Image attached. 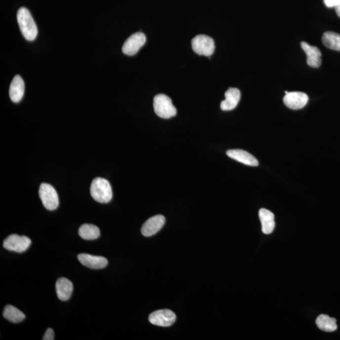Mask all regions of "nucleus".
I'll return each mask as SVG.
<instances>
[{
    "label": "nucleus",
    "instance_id": "obj_21",
    "mask_svg": "<svg viewBox=\"0 0 340 340\" xmlns=\"http://www.w3.org/2000/svg\"><path fill=\"white\" fill-rule=\"evenodd\" d=\"M3 315L4 318L13 323L21 322L25 318V314L21 311L11 305H6Z\"/></svg>",
    "mask_w": 340,
    "mask_h": 340
},
{
    "label": "nucleus",
    "instance_id": "obj_15",
    "mask_svg": "<svg viewBox=\"0 0 340 340\" xmlns=\"http://www.w3.org/2000/svg\"><path fill=\"white\" fill-rule=\"evenodd\" d=\"M24 80L20 75H16L11 83L9 89V95L11 100L16 103L20 102L24 96Z\"/></svg>",
    "mask_w": 340,
    "mask_h": 340
},
{
    "label": "nucleus",
    "instance_id": "obj_6",
    "mask_svg": "<svg viewBox=\"0 0 340 340\" xmlns=\"http://www.w3.org/2000/svg\"><path fill=\"white\" fill-rule=\"evenodd\" d=\"M32 241L25 236L11 234L3 242V247L9 251L23 253L28 250Z\"/></svg>",
    "mask_w": 340,
    "mask_h": 340
},
{
    "label": "nucleus",
    "instance_id": "obj_22",
    "mask_svg": "<svg viewBox=\"0 0 340 340\" xmlns=\"http://www.w3.org/2000/svg\"><path fill=\"white\" fill-rule=\"evenodd\" d=\"M323 1L328 8H335L340 4V0H324Z\"/></svg>",
    "mask_w": 340,
    "mask_h": 340
},
{
    "label": "nucleus",
    "instance_id": "obj_7",
    "mask_svg": "<svg viewBox=\"0 0 340 340\" xmlns=\"http://www.w3.org/2000/svg\"><path fill=\"white\" fill-rule=\"evenodd\" d=\"M146 36L142 32H136L130 36L124 42L122 50L128 56H134L145 44Z\"/></svg>",
    "mask_w": 340,
    "mask_h": 340
},
{
    "label": "nucleus",
    "instance_id": "obj_4",
    "mask_svg": "<svg viewBox=\"0 0 340 340\" xmlns=\"http://www.w3.org/2000/svg\"><path fill=\"white\" fill-rule=\"evenodd\" d=\"M39 197L43 206L49 211H54L59 206V197L56 190L52 185L42 183L39 188Z\"/></svg>",
    "mask_w": 340,
    "mask_h": 340
},
{
    "label": "nucleus",
    "instance_id": "obj_16",
    "mask_svg": "<svg viewBox=\"0 0 340 340\" xmlns=\"http://www.w3.org/2000/svg\"><path fill=\"white\" fill-rule=\"evenodd\" d=\"M56 290L57 297L63 301L70 299L73 291V285L70 280L62 277L57 280Z\"/></svg>",
    "mask_w": 340,
    "mask_h": 340
},
{
    "label": "nucleus",
    "instance_id": "obj_12",
    "mask_svg": "<svg viewBox=\"0 0 340 340\" xmlns=\"http://www.w3.org/2000/svg\"><path fill=\"white\" fill-rule=\"evenodd\" d=\"M226 153L229 158L243 164L251 167L258 166V160L247 151L242 149H230L227 151Z\"/></svg>",
    "mask_w": 340,
    "mask_h": 340
},
{
    "label": "nucleus",
    "instance_id": "obj_17",
    "mask_svg": "<svg viewBox=\"0 0 340 340\" xmlns=\"http://www.w3.org/2000/svg\"><path fill=\"white\" fill-rule=\"evenodd\" d=\"M259 217L263 233L266 234L272 233L275 226L274 214L267 209H261L259 211Z\"/></svg>",
    "mask_w": 340,
    "mask_h": 340
},
{
    "label": "nucleus",
    "instance_id": "obj_23",
    "mask_svg": "<svg viewBox=\"0 0 340 340\" xmlns=\"http://www.w3.org/2000/svg\"><path fill=\"white\" fill-rule=\"evenodd\" d=\"M43 340H54V330L51 328H48L45 335H43Z\"/></svg>",
    "mask_w": 340,
    "mask_h": 340
},
{
    "label": "nucleus",
    "instance_id": "obj_13",
    "mask_svg": "<svg viewBox=\"0 0 340 340\" xmlns=\"http://www.w3.org/2000/svg\"><path fill=\"white\" fill-rule=\"evenodd\" d=\"M303 50L307 55V63L310 67L319 68L321 64V52L318 47L310 45L308 43H300Z\"/></svg>",
    "mask_w": 340,
    "mask_h": 340
},
{
    "label": "nucleus",
    "instance_id": "obj_18",
    "mask_svg": "<svg viewBox=\"0 0 340 340\" xmlns=\"http://www.w3.org/2000/svg\"><path fill=\"white\" fill-rule=\"evenodd\" d=\"M317 326L321 330L326 332H333L337 330V320L334 318H331L326 314H321L316 320Z\"/></svg>",
    "mask_w": 340,
    "mask_h": 340
},
{
    "label": "nucleus",
    "instance_id": "obj_10",
    "mask_svg": "<svg viewBox=\"0 0 340 340\" xmlns=\"http://www.w3.org/2000/svg\"><path fill=\"white\" fill-rule=\"evenodd\" d=\"M165 223V218L162 215H156L149 218L142 225L141 233L146 237L155 235L162 228Z\"/></svg>",
    "mask_w": 340,
    "mask_h": 340
},
{
    "label": "nucleus",
    "instance_id": "obj_11",
    "mask_svg": "<svg viewBox=\"0 0 340 340\" xmlns=\"http://www.w3.org/2000/svg\"><path fill=\"white\" fill-rule=\"evenodd\" d=\"M78 259L82 265L92 269H102L108 264V260L104 257L86 254H80L78 256Z\"/></svg>",
    "mask_w": 340,
    "mask_h": 340
},
{
    "label": "nucleus",
    "instance_id": "obj_9",
    "mask_svg": "<svg viewBox=\"0 0 340 340\" xmlns=\"http://www.w3.org/2000/svg\"><path fill=\"white\" fill-rule=\"evenodd\" d=\"M308 96L299 91H293L286 94L284 103L286 107L292 110H299L304 108L308 102Z\"/></svg>",
    "mask_w": 340,
    "mask_h": 340
},
{
    "label": "nucleus",
    "instance_id": "obj_1",
    "mask_svg": "<svg viewBox=\"0 0 340 340\" xmlns=\"http://www.w3.org/2000/svg\"><path fill=\"white\" fill-rule=\"evenodd\" d=\"M17 22L22 36L28 41L35 40L38 36V27L28 9L21 7L17 11Z\"/></svg>",
    "mask_w": 340,
    "mask_h": 340
},
{
    "label": "nucleus",
    "instance_id": "obj_20",
    "mask_svg": "<svg viewBox=\"0 0 340 340\" xmlns=\"http://www.w3.org/2000/svg\"><path fill=\"white\" fill-rule=\"evenodd\" d=\"M323 44L328 49L340 52V34L333 32H326L322 37Z\"/></svg>",
    "mask_w": 340,
    "mask_h": 340
},
{
    "label": "nucleus",
    "instance_id": "obj_5",
    "mask_svg": "<svg viewBox=\"0 0 340 340\" xmlns=\"http://www.w3.org/2000/svg\"><path fill=\"white\" fill-rule=\"evenodd\" d=\"M192 47L195 53L209 57L214 52V41L208 36L199 35L192 39Z\"/></svg>",
    "mask_w": 340,
    "mask_h": 340
},
{
    "label": "nucleus",
    "instance_id": "obj_8",
    "mask_svg": "<svg viewBox=\"0 0 340 340\" xmlns=\"http://www.w3.org/2000/svg\"><path fill=\"white\" fill-rule=\"evenodd\" d=\"M149 321L154 325L169 327L175 322L176 315L171 310H158L149 315Z\"/></svg>",
    "mask_w": 340,
    "mask_h": 340
},
{
    "label": "nucleus",
    "instance_id": "obj_14",
    "mask_svg": "<svg viewBox=\"0 0 340 340\" xmlns=\"http://www.w3.org/2000/svg\"><path fill=\"white\" fill-rule=\"evenodd\" d=\"M225 100L220 103V109L224 111H229L234 109L238 105L241 98L240 89L230 88L225 93Z\"/></svg>",
    "mask_w": 340,
    "mask_h": 340
},
{
    "label": "nucleus",
    "instance_id": "obj_3",
    "mask_svg": "<svg viewBox=\"0 0 340 340\" xmlns=\"http://www.w3.org/2000/svg\"><path fill=\"white\" fill-rule=\"evenodd\" d=\"M154 110L156 115L162 119H170L176 116V109L171 98L164 94H159L153 100Z\"/></svg>",
    "mask_w": 340,
    "mask_h": 340
},
{
    "label": "nucleus",
    "instance_id": "obj_24",
    "mask_svg": "<svg viewBox=\"0 0 340 340\" xmlns=\"http://www.w3.org/2000/svg\"><path fill=\"white\" fill-rule=\"evenodd\" d=\"M335 11H336L337 15L340 18V4L339 5H338L337 7H335Z\"/></svg>",
    "mask_w": 340,
    "mask_h": 340
},
{
    "label": "nucleus",
    "instance_id": "obj_19",
    "mask_svg": "<svg viewBox=\"0 0 340 340\" xmlns=\"http://www.w3.org/2000/svg\"><path fill=\"white\" fill-rule=\"evenodd\" d=\"M78 233L80 237L85 240H93L99 238L100 229L93 224H85L80 227Z\"/></svg>",
    "mask_w": 340,
    "mask_h": 340
},
{
    "label": "nucleus",
    "instance_id": "obj_2",
    "mask_svg": "<svg viewBox=\"0 0 340 340\" xmlns=\"http://www.w3.org/2000/svg\"><path fill=\"white\" fill-rule=\"evenodd\" d=\"M91 197L100 203H108L112 199L113 194L109 181L102 178H96L91 184Z\"/></svg>",
    "mask_w": 340,
    "mask_h": 340
}]
</instances>
